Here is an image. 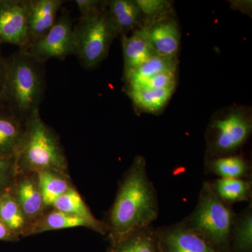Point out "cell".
Instances as JSON below:
<instances>
[{
    "label": "cell",
    "mask_w": 252,
    "mask_h": 252,
    "mask_svg": "<svg viewBox=\"0 0 252 252\" xmlns=\"http://www.w3.org/2000/svg\"><path fill=\"white\" fill-rule=\"evenodd\" d=\"M158 214L157 191L147 175L145 158L137 155L119 182L104 220L109 227L107 235H124L152 225Z\"/></svg>",
    "instance_id": "obj_1"
},
{
    "label": "cell",
    "mask_w": 252,
    "mask_h": 252,
    "mask_svg": "<svg viewBox=\"0 0 252 252\" xmlns=\"http://www.w3.org/2000/svg\"><path fill=\"white\" fill-rule=\"evenodd\" d=\"M44 64L21 49L6 59V77L0 103L24 124L39 112L46 87Z\"/></svg>",
    "instance_id": "obj_2"
},
{
    "label": "cell",
    "mask_w": 252,
    "mask_h": 252,
    "mask_svg": "<svg viewBox=\"0 0 252 252\" xmlns=\"http://www.w3.org/2000/svg\"><path fill=\"white\" fill-rule=\"evenodd\" d=\"M17 174L54 170L69 176L64 149L56 131L37 112L26 123L22 141L15 155Z\"/></svg>",
    "instance_id": "obj_3"
},
{
    "label": "cell",
    "mask_w": 252,
    "mask_h": 252,
    "mask_svg": "<svg viewBox=\"0 0 252 252\" xmlns=\"http://www.w3.org/2000/svg\"><path fill=\"white\" fill-rule=\"evenodd\" d=\"M235 215L233 205L217 195L210 182H204L196 206L183 220L217 251L230 252V231Z\"/></svg>",
    "instance_id": "obj_4"
},
{
    "label": "cell",
    "mask_w": 252,
    "mask_h": 252,
    "mask_svg": "<svg viewBox=\"0 0 252 252\" xmlns=\"http://www.w3.org/2000/svg\"><path fill=\"white\" fill-rule=\"evenodd\" d=\"M252 132L250 107L235 106L217 113L207 126L205 158L240 154Z\"/></svg>",
    "instance_id": "obj_5"
},
{
    "label": "cell",
    "mask_w": 252,
    "mask_h": 252,
    "mask_svg": "<svg viewBox=\"0 0 252 252\" xmlns=\"http://www.w3.org/2000/svg\"><path fill=\"white\" fill-rule=\"evenodd\" d=\"M108 3L92 14L80 16L74 26L75 55L88 69L97 67L106 59L113 41L119 36Z\"/></svg>",
    "instance_id": "obj_6"
},
{
    "label": "cell",
    "mask_w": 252,
    "mask_h": 252,
    "mask_svg": "<svg viewBox=\"0 0 252 252\" xmlns=\"http://www.w3.org/2000/svg\"><path fill=\"white\" fill-rule=\"evenodd\" d=\"M24 51L44 63L51 59L64 60L75 54L74 26L69 11L63 9L52 28Z\"/></svg>",
    "instance_id": "obj_7"
},
{
    "label": "cell",
    "mask_w": 252,
    "mask_h": 252,
    "mask_svg": "<svg viewBox=\"0 0 252 252\" xmlns=\"http://www.w3.org/2000/svg\"><path fill=\"white\" fill-rule=\"evenodd\" d=\"M29 0H0V45L26 49L28 44Z\"/></svg>",
    "instance_id": "obj_8"
},
{
    "label": "cell",
    "mask_w": 252,
    "mask_h": 252,
    "mask_svg": "<svg viewBox=\"0 0 252 252\" xmlns=\"http://www.w3.org/2000/svg\"><path fill=\"white\" fill-rule=\"evenodd\" d=\"M160 252H219L184 220L156 228Z\"/></svg>",
    "instance_id": "obj_9"
},
{
    "label": "cell",
    "mask_w": 252,
    "mask_h": 252,
    "mask_svg": "<svg viewBox=\"0 0 252 252\" xmlns=\"http://www.w3.org/2000/svg\"><path fill=\"white\" fill-rule=\"evenodd\" d=\"M142 28L154 55L177 58L180 47L181 32L178 22L172 14L147 21Z\"/></svg>",
    "instance_id": "obj_10"
},
{
    "label": "cell",
    "mask_w": 252,
    "mask_h": 252,
    "mask_svg": "<svg viewBox=\"0 0 252 252\" xmlns=\"http://www.w3.org/2000/svg\"><path fill=\"white\" fill-rule=\"evenodd\" d=\"M10 192L17 202L30 225L48 210L43 201L37 173L17 174Z\"/></svg>",
    "instance_id": "obj_11"
},
{
    "label": "cell",
    "mask_w": 252,
    "mask_h": 252,
    "mask_svg": "<svg viewBox=\"0 0 252 252\" xmlns=\"http://www.w3.org/2000/svg\"><path fill=\"white\" fill-rule=\"evenodd\" d=\"M64 2L63 0H29L28 44L24 50L28 49L52 28Z\"/></svg>",
    "instance_id": "obj_12"
},
{
    "label": "cell",
    "mask_w": 252,
    "mask_h": 252,
    "mask_svg": "<svg viewBox=\"0 0 252 252\" xmlns=\"http://www.w3.org/2000/svg\"><path fill=\"white\" fill-rule=\"evenodd\" d=\"M107 252H160L153 225L124 235H107Z\"/></svg>",
    "instance_id": "obj_13"
},
{
    "label": "cell",
    "mask_w": 252,
    "mask_h": 252,
    "mask_svg": "<svg viewBox=\"0 0 252 252\" xmlns=\"http://www.w3.org/2000/svg\"><path fill=\"white\" fill-rule=\"evenodd\" d=\"M120 38L125 77L155 55L142 28L132 32L130 36H121Z\"/></svg>",
    "instance_id": "obj_14"
},
{
    "label": "cell",
    "mask_w": 252,
    "mask_h": 252,
    "mask_svg": "<svg viewBox=\"0 0 252 252\" xmlns=\"http://www.w3.org/2000/svg\"><path fill=\"white\" fill-rule=\"evenodd\" d=\"M26 124L0 103V157L14 158L24 135Z\"/></svg>",
    "instance_id": "obj_15"
},
{
    "label": "cell",
    "mask_w": 252,
    "mask_h": 252,
    "mask_svg": "<svg viewBox=\"0 0 252 252\" xmlns=\"http://www.w3.org/2000/svg\"><path fill=\"white\" fill-rule=\"evenodd\" d=\"M126 94L140 112L159 114L171 99L175 89H153L142 86H125Z\"/></svg>",
    "instance_id": "obj_16"
},
{
    "label": "cell",
    "mask_w": 252,
    "mask_h": 252,
    "mask_svg": "<svg viewBox=\"0 0 252 252\" xmlns=\"http://www.w3.org/2000/svg\"><path fill=\"white\" fill-rule=\"evenodd\" d=\"M77 227H85L100 234L98 228L91 222L51 208L30 225L26 237L51 230L67 229Z\"/></svg>",
    "instance_id": "obj_17"
},
{
    "label": "cell",
    "mask_w": 252,
    "mask_h": 252,
    "mask_svg": "<svg viewBox=\"0 0 252 252\" xmlns=\"http://www.w3.org/2000/svg\"><path fill=\"white\" fill-rule=\"evenodd\" d=\"M108 11L119 36H127L143 26L144 18L135 0L109 1Z\"/></svg>",
    "instance_id": "obj_18"
},
{
    "label": "cell",
    "mask_w": 252,
    "mask_h": 252,
    "mask_svg": "<svg viewBox=\"0 0 252 252\" xmlns=\"http://www.w3.org/2000/svg\"><path fill=\"white\" fill-rule=\"evenodd\" d=\"M207 173L216 175L219 178H239L251 180L252 167L243 154L227 157L205 158Z\"/></svg>",
    "instance_id": "obj_19"
},
{
    "label": "cell",
    "mask_w": 252,
    "mask_h": 252,
    "mask_svg": "<svg viewBox=\"0 0 252 252\" xmlns=\"http://www.w3.org/2000/svg\"><path fill=\"white\" fill-rule=\"evenodd\" d=\"M52 208L66 215L79 217L91 222L98 228L100 234L107 235L109 233L108 225L104 220L95 218L85 200L74 187L60 196L55 201Z\"/></svg>",
    "instance_id": "obj_20"
},
{
    "label": "cell",
    "mask_w": 252,
    "mask_h": 252,
    "mask_svg": "<svg viewBox=\"0 0 252 252\" xmlns=\"http://www.w3.org/2000/svg\"><path fill=\"white\" fill-rule=\"evenodd\" d=\"M214 191L225 203L233 204L240 202H252L251 180L239 178H217L210 181Z\"/></svg>",
    "instance_id": "obj_21"
},
{
    "label": "cell",
    "mask_w": 252,
    "mask_h": 252,
    "mask_svg": "<svg viewBox=\"0 0 252 252\" xmlns=\"http://www.w3.org/2000/svg\"><path fill=\"white\" fill-rule=\"evenodd\" d=\"M38 180L43 201L46 210L52 208L53 205L60 196L74 187L70 177L54 170H44L38 172Z\"/></svg>",
    "instance_id": "obj_22"
},
{
    "label": "cell",
    "mask_w": 252,
    "mask_h": 252,
    "mask_svg": "<svg viewBox=\"0 0 252 252\" xmlns=\"http://www.w3.org/2000/svg\"><path fill=\"white\" fill-rule=\"evenodd\" d=\"M230 252H252V203L235 215L230 231Z\"/></svg>",
    "instance_id": "obj_23"
},
{
    "label": "cell",
    "mask_w": 252,
    "mask_h": 252,
    "mask_svg": "<svg viewBox=\"0 0 252 252\" xmlns=\"http://www.w3.org/2000/svg\"><path fill=\"white\" fill-rule=\"evenodd\" d=\"M177 58L154 56L124 77L126 86L138 85L147 79L165 72H177Z\"/></svg>",
    "instance_id": "obj_24"
},
{
    "label": "cell",
    "mask_w": 252,
    "mask_h": 252,
    "mask_svg": "<svg viewBox=\"0 0 252 252\" xmlns=\"http://www.w3.org/2000/svg\"><path fill=\"white\" fill-rule=\"evenodd\" d=\"M0 220L18 238L26 237L29 222L10 191L0 195Z\"/></svg>",
    "instance_id": "obj_25"
},
{
    "label": "cell",
    "mask_w": 252,
    "mask_h": 252,
    "mask_svg": "<svg viewBox=\"0 0 252 252\" xmlns=\"http://www.w3.org/2000/svg\"><path fill=\"white\" fill-rule=\"evenodd\" d=\"M144 18V23L172 14V4L167 0H135Z\"/></svg>",
    "instance_id": "obj_26"
},
{
    "label": "cell",
    "mask_w": 252,
    "mask_h": 252,
    "mask_svg": "<svg viewBox=\"0 0 252 252\" xmlns=\"http://www.w3.org/2000/svg\"><path fill=\"white\" fill-rule=\"evenodd\" d=\"M16 175L15 158L0 157V195L11 190Z\"/></svg>",
    "instance_id": "obj_27"
},
{
    "label": "cell",
    "mask_w": 252,
    "mask_h": 252,
    "mask_svg": "<svg viewBox=\"0 0 252 252\" xmlns=\"http://www.w3.org/2000/svg\"><path fill=\"white\" fill-rule=\"evenodd\" d=\"M176 72H165L157 74L138 85L126 86H142L153 89H175L177 84Z\"/></svg>",
    "instance_id": "obj_28"
},
{
    "label": "cell",
    "mask_w": 252,
    "mask_h": 252,
    "mask_svg": "<svg viewBox=\"0 0 252 252\" xmlns=\"http://www.w3.org/2000/svg\"><path fill=\"white\" fill-rule=\"evenodd\" d=\"M108 1L99 0H75L80 16H87L102 8Z\"/></svg>",
    "instance_id": "obj_29"
},
{
    "label": "cell",
    "mask_w": 252,
    "mask_h": 252,
    "mask_svg": "<svg viewBox=\"0 0 252 252\" xmlns=\"http://www.w3.org/2000/svg\"><path fill=\"white\" fill-rule=\"evenodd\" d=\"M19 239L20 238H18L17 235L12 233L6 225L0 220V240H2V241L14 242L18 241Z\"/></svg>",
    "instance_id": "obj_30"
},
{
    "label": "cell",
    "mask_w": 252,
    "mask_h": 252,
    "mask_svg": "<svg viewBox=\"0 0 252 252\" xmlns=\"http://www.w3.org/2000/svg\"><path fill=\"white\" fill-rule=\"evenodd\" d=\"M6 59L3 57L0 51V97L2 93L4 86L5 77H6Z\"/></svg>",
    "instance_id": "obj_31"
},
{
    "label": "cell",
    "mask_w": 252,
    "mask_h": 252,
    "mask_svg": "<svg viewBox=\"0 0 252 252\" xmlns=\"http://www.w3.org/2000/svg\"><path fill=\"white\" fill-rule=\"evenodd\" d=\"M231 4L233 5L235 9L241 10L244 13L250 14L252 11V1H232Z\"/></svg>",
    "instance_id": "obj_32"
}]
</instances>
